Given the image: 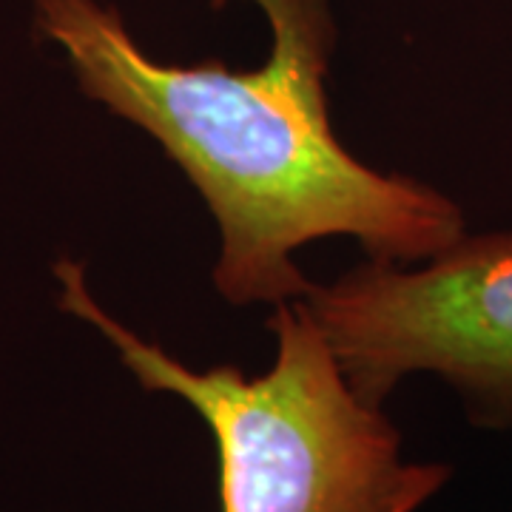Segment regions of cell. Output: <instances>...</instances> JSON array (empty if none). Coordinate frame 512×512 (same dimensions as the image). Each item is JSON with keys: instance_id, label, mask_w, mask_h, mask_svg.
Wrapping results in <instances>:
<instances>
[{"instance_id": "6da1fadb", "label": "cell", "mask_w": 512, "mask_h": 512, "mask_svg": "<svg viewBox=\"0 0 512 512\" xmlns=\"http://www.w3.org/2000/svg\"><path fill=\"white\" fill-rule=\"evenodd\" d=\"M251 3L271 26V55L251 72L160 63L97 0H35V29L66 52L83 94L151 134L208 202L222 237L214 285L231 305L305 299L313 282L293 251L313 239L353 237L382 262L453 245L464 234L456 202L373 171L333 134L328 0Z\"/></svg>"}, {"instance_id": "7a4b0ae2", "label": "cell", "mask_w": 512, "mask_h": 512, "mask_svg": "<svg viewBox=\"0 0 512 512\" xmlns=\"http://www.w3.org/2000/svg\"><path fill=\"white\" fill-rule=\"evenodd\" d=\"M55 276L60 308L100 330L143 390L180 396L208 424L220 512H416L450 476L404 464L399 430L350 387L302 299L276 305V362L245 379L234 365L191 370L111 319L80 262L60 259Z\"/></svg>"}, {"instance_id": "3957f363", "label": "cell", "mask_w": 512, "mask_h": 512, "mask_svg": "<svg viewBox=\"0 0 512 512\" xmlns=\"http://www.w3.org/2000/svg\"><path fill=\"white\" fill-rule=\"evenodd\" d=\"M350 387L379 404L407 373H439L473 419L512 424V231L461 237L419 271L370 259L302 299Z\"/></svg>"}]
</instances>
